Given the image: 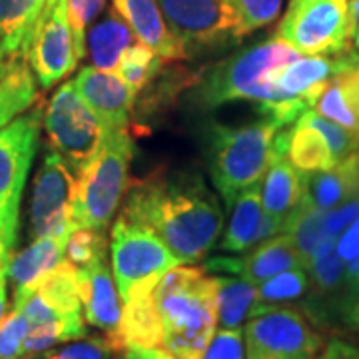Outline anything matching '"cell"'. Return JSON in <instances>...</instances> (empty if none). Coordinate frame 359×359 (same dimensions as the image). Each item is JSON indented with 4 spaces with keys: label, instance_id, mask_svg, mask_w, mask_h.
I'll use <instances>...</instances> for the list:
<instances>
[{
    "label": "cell",
    "instance_id": "cell-1",
    "mask_svg": "<svg viewBox=\"0 0 359 359\" xmlns=\"http://www.w3.org/2000/svg\"><path fill=\"white\" fill-rule=\"evenodd\" d=\"M122 212L160 236L182 264L208 256L224 228V212L216 192L194 170L158 168L130 180Z\"/></svg>",
    "mask_w": 359,
    "mask_h": 359
},
{
    "label": "cell",
    "instance_id": "cell-2",
    "mask_svg": "<svg viewBox=\"0 0 359 359\" xmlns=\"http://www.w3.org/2000/svg\"><path fill=\"white\" fill-rule=\"evenodd\" d=\"M299 56L302 52L278 36L257 42L204 72L194 86V104L214 110L224 104L252 102L266 120L287 128L309 108L302 100L282 96L271 82V74Z\"/></svg>",
    "mask_w": 359,
    "mask_h": 359
},
{
    "label": "cell",
    "instance_id": "cell-3",
    "mask_svg": "<svg viewBox=\"0 0 359 359\" xmlns=\"http://www.w3.org/2000/svg\"><path fill=\"white\" fill-rule=\"evenodd\" d=\"M162 349L176 359H200L218 327L216 280L204 268L180 264L154 283Z\"/></svg>",
    "mask_w": 359,
    "mask_h": 359
},
{
    "label": "cell",
    "instance_id": "cell-4",
    "mask_svg": "<svg viewBox=\"0 0 359 359\" xmlns=\"http://www.w3.org/2000/svg\"><path fill=\"white\" fill-rule=\"evenodd\" d=\"M280 126L271 120H257L242 126L212 124L205 132V160L212 184L230 208L236 196L256 186L276 156L273 140Z\"/></svg>",
    "mask_w": 359,
    "mask_h": 359
},
{
    "label": "cell",
    "instance_id": "cell-5",
    "mask_svg": "<svg viewBox=\"0 0 359 359\" xmlns=\"http://www.w3.org/2000/svg\"><path fill=\"white\" fill-rule=\"evenodd\" d=\"M132 154L134 142L130 130L106 132L98 156L76 176L72 202L74 228L106 230L110 226L130 184Z\"/></svg>",
    "mask_w": 359,
    "mask_h": 359
},
{
    "label": "cell",
    "instance_id": "cell-6",
    "mask_svg": "<svg viewBox=\"0 0 359 359\" xmlns=\"http://www.w3.org/2000/svg\"><path fill=\"white\" fill-rule=\"evenodd\" d=\"M44 104L36 102L25 114L0 128V256L11 262L18 244L20 205L28 174L39 154Z\"/></svg>",
    "mask_w": 359,
    "mask_h": 359
},
{
    "label": "cell",
    "instance_id": "cell-7",
    "mask_svg": "<svg viewBox=\"0 0 359 359\" xmlns=\"http://www.w3.org/2000/svg\"><path fill=\"white\" fill-rule=\"evenodd\" d=\"M186 60L238 46L248 36L231 0H158Z\"/></svg>",
    "mask_w": 359,
    "mask_h": 359
},
{
    "label": "cell",
    "instance_id": "cell-8",
    "mask_svg": "<svg viewBox=\"0 0 359 359\" xmlns=\"http://www.w3.org/2000/svg\"><path fill=\"white\" fill-rule=\"evenodd\" d=\"M42 130L50 150L62 156L74 176H80L102 148L106 130L98 116L72 86V80L60 84L42 110Z\"/></svg>",
    "mask_w": 359,
    "mask_h": 359
},
{
    "label": "cell",
    "instance_id": "cell-9",
    "mask_svg": "<svg viewBox=\"0 0 359 359\" xmlns=\"http://www.w3.org/2000/svg\"><path fill=\"white\" fill-rule=\"evenodd\" d=\"M278 39L306 56H337L349 50V6L344 0H290Z\"/></svg>",
    "mask_w": 359,
    "mask_h": 359
},
{
    "label": "cell",
    "instance_id": "cell-10",
    "mask_svg": "<svg viewBox=\"0 0 359 359\" xmlns=\"http://www.w3.org/2000/svg\"><path fill=\"white\" fill-rule=\"evenodd\" d=\"M244 346L245 359H318L323 337L304 309L282 306L248 320Z\"/></svg>",
    "mask_w": 359,
    "mask_h": 359
},
{
    "label": "cell",
    "instance_id": "cell-11",
    "mask_svg": "<svg viewBox=\"0 0 359 359\" xmlns=\"http://www.w3.org/2000/svg\"><path fill=\"white\" fill-rule=\"evenodd\" d=\"M110 254L112 273L122 302L138 283L158 278L182 264L158 233L124 214H120L112 226Z\"/></svg>",
    "mask_w": 359,
    "mask_h": 359
},
{
    "label": "cell",
    "instance_id": "cell-12",
    "mask_svg": "<svg viewBox=\"0 0 359 359\" xmlns=\"http://www.w3.org/2000/svg\"><path fill=\"white\" fill-rule=\"evenodd\" d=\"M76 176L68 168L62 156L48 150L42 156L40 168L32 182L28 205V233L30 238H65L68 240L72 224Z\"/></svg>",
    "mask_w": 359,
    "mask_h": 359
},
{
    "label": "cell",
    "instance_id": "cell-13",
    "mask_svg": "<svg viewBox=\"0 0 359 359\" xmlns=\"http://www.w3.org/2000/svg\"><path fill=\"white\" fill-rule=\"evenodd\" d=\"M80 60L82 56L78 54L66 14V0H46L26 52V62L36 84L42 90L54 88L76 70Z\"/></svg>",
    "mask_w": 359,
    "mask_h": 359
},
{
    "label": "cell",
    "instance_id": "cell-14",
    "mask_svg": "<svg viewBox=\"0 0 359 359\" xmlns=\"http://www.w3.org/2000/svg\"><path fill=\"white\" fill-rule=\"evenodd\" d=\"M13 308L22 311L30 325L68 316H84L80 302L78 268L62 259L30 292L13 299Z\"/></svg>",
    "mask_w": 359,
    "mask_h": 359
},
{
    "label": "cell",
    "instance_id": "cell-15",
    "mask_svg": "<svg viewBox=\"0 0 359 359\" xmlns=\"http://www.w3.org/2000/svg\"><path fill=\"white\" fill-rule=\"evenodd\" d=\"M299 268L308 269L306 259L297 252L287 233H278L273 238H268L266 242L248 250V254L242 257H212L204 266L208 273L238 276L254 285L266 282L282 271Z\"/></svg>",
    "mask_w": 359,
    "mask_h": 359
},
{
    "label": "cell",
    "instance_id": "cell-16",
    "mask_svg": "<svg viewBox=\"0 0 359 359\" xmlns=\"http://www.w3.org/2000/svg\"><path fill=\"white\" fill-rule=\"evenodd\" d=\"M72 86L88 104L90 110L98 116L106 132L130 130L136 96L116 72L84 66L72 78Z\"/></svg>",
    "mask_w": 359,
    "mask_h": 359
},
{
    "label": "cell",
    "instance_id": "cell-17",
    "mask_svg": "<svg viewBox=\"0 0 359 359\" xmlns=\"http://www.w3.org/2000/svg\"><path fill=\"white\" fill-rule=\"evenodd\" d=\"M78 285L86 323L100 330L104 335L120 341L124 302L116 287L114 273L108 262L104 259L88 268H78Z\"/></svg>",
    "mask_w": 359,
    "mask_h": 359
},
{
    "label": "cell",
    "instance_id": "cell-18",
    "mask_svg": "<svg viewBox=\"0 0 359 359\" xmlns=\"http://www.w3.org/2000/svg\"><path fill=\"white\" fill-rule=\"evenodd\" d=\"M230 222L219 242V250L224 252L244 254L254 245L266 242L268 238L282 233V224L264 210L259 184L238 194L230 204Z\"/></svg>",
    "mask_w": 359,
    "mask_h": 359
},
{
    "label": "cell",
    "instance_id": "cell-19",
    "mask_svg": "<svg viewBox=\"0 0 359 359\" xmlns=\"http://www.w3.org/2000/svg\"><path fill=\"white\" fill-rule=\"evenodd\" d=\"M112 8L126 20L136 40L152 48L164 62L186 60L158 0H112Z\"/></svg>",
    "mask_w": 359,
    "mask_h": 359
},
{
    "label": "cell",
    "instance_id": "cell-20",
    "mask_svg": "<svg viewBox=\"0 0 359 359\" xmlns=\"http://www.w3.org/2000/svg\"><path fill=\"white\" fill-rule=\"evenodd\" d=\"M337 68H339L337 56L302 54L299 58L278 68L271 74V82L282 96L292 100H302L308 108H311L321 90L325 88V84L337 72Z\"/></svg>",
    "mask_w": 359,
    "mask_h": 359
},
{
    "label": "cell",
    "instance_id": "cell-21",
    "mask_svg": "<svg viewBox=\"0 0 359 359\" xmlns=\"http://www.w3.org/2000/svg\"><path fill=\"white\" fill-rule=\"evenodd\" d=\"M259 196L264 210L283 228V222L304 204L306 174L299 172L285 154H276L266 170L264 184L259 186Z\"/></svg>",
    "mask_w": 359,
    "mask_h": 359
},
{
    "label": "cell",
    "instance_id": "cell-22",
    "mask_svg": "<svg viewBox=\"0 0 359 359\" xmlns=\"http://www.w3.org/2000/svg\"><path fill=\"white\" fill-rule=\"evenodd\" d=\"M66 254L65 238H34L22 252H14L8 262L6 278L13 283V299L30 292L36 283L54 269Z\"/></svg>",
    "mask_w": 359,
    "mask_h": 359
},
{
    "label": "cell",
    "instance_id": "cell-23",
    "mask_svg": "<svg viewBox=\"0 0 359 359\" xmlns=\"http://www.w3.org/2000/svg\"><path fill=\"white\" fill-rule=\"evenodd\" d=\"M136 42L134 32L130 30L126 20L116 13L114 8H108L100 14L94 25L86 32V54L84 58L90 66L114 72L120 62L122 54Z\"/></svg>",
    "mask_w": 359,
    "mask_h": 359
},
{
    "label": "cell",
    "instance_id": "cell-24",
    "mask_svg": "<svg viewBox=\"0 0 359 359\" xmlns=\"http://www.w3.org/2000/svg\"><path fill=\"white\" fill-rule=\"evenodd\" d=\"M204 72H196L186 66H162L148 86L136 94L132 116L138 120H152L164 114L184 94L186 88H194Z\"/></svg>",
    "mask_w": 359,
    "mask_h": 359
},
{
    "label": "cell",
    "instance_id": "cell-25",
    "mask_svg": "<svg viewBox=\"0 0 359 359\" xmlns=\"http://www.w3.org/2000/svg\"><path fill=\"white\" fill-rule=\"evenodd\" d=\"M46 0H0V52L25 58Z\"/></svg>",
    "mask_w": 359,
    "mask_h": 359
},
{
    "label": "cell",
    "instance_id": "cell-26",
    "mask_svg": "<svg viewBox=\"0 0 359 359\" xmlns=\"http://www.w3.org/2000/svg\"><path fill=\"white\" fill-rule=\"evenodd\" d=\"M355 192H358V154H353L346 162L330 170L306 174L304 204L327 212L335 205L344 204Z\"/></svg>",
    "mask_w": 359,
    "mask_h": 359
},
{
    "label": "cell",
    "instance_id": "cell-27",
    "mask_svg": "<svg viewBox=\"0 0 359 359\" xmlns=\"http://www.w3.org/2000/svg\"><path fill=\"white\" fill-rule=\"evenodd\" d=\"M214 280H216L218 327L222 330L242 327V323L250 320L252 316L254 302H256V285L238 276H228V273H218L214 276Z\"/></svg>",
    "mask_w": 359,
    "mask_h": 359
},
{
    "label": "cell",
    "instance_id": "cell-28",
    "mask_svg": "<svg viewBox=\"0 0 359 359\" xmlns=\"http://www.w3.org/2000/svg\"><path fill=\"white\" fill-rule=\"evenodd\" d=\"M285 156L304 174H313V172L337 166L325 138L318 130L309 128L299 120H295V124H292V128H290Z\"/></svg>",
    "mask_w": 359,
    "mask_h": 359
},
{
    "label": "cell",
    "instance_id": "cell-29",
    "mask_svg": "<svg viewBox=\"0 0 359 359\" xmlns=\"http://www.w3.org/2000/svg\"><path fill=\"white\" fill-rule=\"evenodd\" d=\"M39 102V84L26 60H20L0 80V128Z\"/></svg>",
    "mask_w": 359,
    "mask_h": 359
},
{
    "label": "cell",
    "instance_id": "cell-30",
    "mask_svg": "<svg viewBox=\"0 0 359 359\" xmlns=\"http://www.w3.org/2000/svg\"><path fill=\"white\" fill-rule=\"evenodd\" d=\"M309 294V273L306 268L287 269L266 282L256 285V302L252 316L264 313L268 309L282 308V306H292L295 302L304 299Z\"/></svg>",
    "mask_w": 359,
    "mask_h": 359
},
{
    "label": "cell",
    "instance_id": "cell-31",
    "mask_svg": "<svg viewBox=\"0 0 359 359\" xmlns=\"http://www.w3.org/2000/svg\"><path fill=\"white\" fill-rule=\"evenodd\" d=\"M88 323L84 316H68L56 320L44 321L39 325H30V332L26 335L25 355L22 359H30L46 349L62 346L66 341H74L88 335Z\"/></svg>",
    "mask_w": 359,
    "mask_h": 359
},
{
    "label": "cell",
    "instance_id": "cell-32",
    "mask_svg": "<svg viewBox=\"0 0 359 359\" xmlns=\"http://www.w3.org/2000/svg\"><path fill=\"white\" fill-rule=\"evenodd\" d=\"M323 218H325V210L302 204L290 218L283 222L282 233H287L292 238L297 252L306 259V266L313 257V254L320 250L321 244L332 240L325 233Z\"/></svg>",
    "mask_w": 359,
    "mask_h": 359
},
{
    "label": "cell",
    "instance_id": "cell-33",
    "mask_svg": "<svg viewBox=\"0 0 359 359\" xmlns=\"http://www.w3.org/2000/svg\"><path fill=\"white\" fill-rule=\"evenodd\" d=\"M162 66H164V60L152 48H148L146 44L136 40L128 50L122 54L114 72L128 84V88L136 96L148 86V82L160 72Z\"/></svg>",
    "mask_w": 359,
    "mask_h": 359
},
{
    "label": "cell",
    "instance_id": "cell-34",
    "mask_svg": "<svg viewBox=\"0 0 359 359\" xmlns=\"http://www.w3.org/2000/svg\"><path fill=\"white\" fill-rule=\"evenodd\" d=\"M122 358V346L108 335L80 337L62 346L46 349L30 359H118Z\"/></svg>",
    "mask_w": 359,
    "mask_h": 359
},
{
    "label": "cell",
    "instance_id": "cell-35",
    "mask_svg": "<svg viewBox=\"0 0 359 359\" xmlns=\"http://www.w3.org/2000/svg\"><path fill=\"white\" fill-rule=\"evenodd\" d=\"M108 240L104 230L74 228L66 240L65 257L76 268H88L108 259Z\"/></svg>",
    "mask_w": 359,
    "mask_h": 359
},
{
    "label": "cell",
    "instance_id": "cell-36",
    "mask_svg": "<svg viewBox=\"0 0 359 359\" xmlns=\"http://www.w3.org/2000/svg\"><path fill=\"white\" fill-rule=\"evenodd\" d=\"M297 120L304 122L309 128L318 130L321 136L325 138V142H327V146H330V150H332V154L335 158V164H341V162H346L347 158L358 154L359 136L355 132H351V130L344 128V126L335 124L332 120L323 118L318 112H313L311 108L306 110Z\"/></svg>",
    "mask_w": 359,
    "mask_h": 359
},
{
    "label": "cell",
    "instance_id": "cell-37",
    "mask_svg": "<svg viewBox=\"0 0 359 359\" xmlns=\"http://www.w3.org/2000/svg\"><path fill=\"white\" fill-rule=\"evenodd\" d=\"M108 0H66V14L74 34L78 54L84 58L86 54V32L94 20L106 11Z\"/></svg>",
    "mask_w": 359,
    "mask_h": 359
},
{
    "label": "cell",
    "instance_id": "cell-38",
    "mask_svg": "<svg viewBox=\"0 0 359 359\" xmlns=\"http://www.w3.org/2000/svg\"><path fill=\"white\" fill-rule=\"evenodd\" d=\"M236 13L242 20L245 34L250 36L259 28H266L282 13L283 0H231Z\"/></svg>",
    "mask_w": 359,
    "mask_h": 359
},
{
    "label": "cell",
    "instance_id": "cell-39",
    "mask_svg": "<svg viewBox=\"0 0 359 359\" xmlns=\"http://www.w3.org/2000/svg\"><path fill=\"white\" fill-rule=\"evenodd\" d=\"M337 58H339V68L332 80L337 84L347 108L359 120V52L349 48L337 54Z\"/></svg>",
    "mask_w": 359,
    "mask_h": 359
},
{
    "label": "cell",
    "instance_id": "cell-40",
    "mask_svg": "<svg viewBox=\"0 0 359 359\" xmlns=\"http://www.w3.org/2000/svg\"><path fill=\"white\" fill-rule=\"evenodd\" d=\"M30 321L22 311L14 309L0 323V359H22Z\"/></svg>",
    "mask_w": 359,
    "mask_h": 359
},
{
    "label": "cell",
    "instance_id": "cell-41",
    "mask_svg": "<svg viewBox=\"0 0 359 359\" xmlns=\"http://www.w3.org/2000/svg\"><path fill=\"white\" fill-rule=\"evenodd\" d=\"M200 359H245L244 332L240 327L216 330Z\"/></svg>",
    "mask_w": 359,
    "mask_h": 359
},
{
    "label": "cell",
    "instance_id": "cell-42",
    "mask_svg": "<svg viewBox=\"0 0 359 359\" xmlns=\"http://www.w3.org/2000/svg\"><path fill=\"white\" fill-rule=\"evenodd\" d=\"M355 218H359V198H349L344 204L327 210L325 218H323V226H325L327 238L337 240V236L346 230L347 226Z\"/></svg>",
    "mask_w": 359,
    "mask_h": 359
},
{
    "label": "cell",
    "instance_id": "cell-43",
    "mask_svg": "<svg viewBox=\"0 0 359 359\" xmlns=\"http://www.w3.org/2000/svg\"><path fill=\"white\" fill-rule=\"evenodd\" d=\"M335 250H337L339 257L344 259V264L359 256V218L353 219L346 230L337 236Z\"/></svg>",
    "mask_w": 359,
    "mask_h": 359
},
{
    "label": "cell",
    "instance_id": "cell-44",
    "mask_svg": "<svg viewBox=\"0 0 359 359\" xmlns=\"http://www.w3.org/2000/svg\"><path fill=\"white\" fill-rule=\"evenodd\" d=\"M320 359H359V344L344 337H334L323 347Z\"/></svg>",
    "mask_w": 359,
    "mask_h": 359
},
{
    "label": "cell",
    "instance_id": "cell-45",
    "mask_svg": "<svg viewBox=\"0 0 359 359\" xmlns=\"http://www.w3.org/2000/svg\"><path fill=\"white\" fill-rule=\"evenodd\" d=\"M122 359H176L162 347H122Z\"/></svg>",
    "mask_w": 359,
    "mask_h": 359
},
{
    "label": "cell",
    "instance_id": "cell-46",
    "mask_svg": "<svg viewBox=\"0 0 359 359\" xmlns=\"http://www.w3.org/2000/svg\"><path fill=\"white\" fill-rule=\"evenodd\" d=\"M6 309H8V278L4 271L0 273V323L6 318Z\"/></svg>",
    "mask_w": 359,
    "mask_h": 359
},
{
    "label": "cell",
    "instance_id": "cell-47",
    "mask_svg": "<svg viewBox=\"0 0 359 359\" xmlns=\"http://www.w3.org/2000/svg\"><path fill=\"white\" fill-rule=\"evenodd\" d=\"M20 60H25V58H14V56H8V54H2L0 52V80L6 76Z\"/></svg>",
    "mask_w": 359,
    "mask_h": 359
},
{
    "label": "cell",
    "instance_id": "cell-48",
    "mask_svg": "<svg viewBox=\"0 0 359 359\" xmlns=\"http://www.w3.org/2000/svg\"><path fill=\"white\" fill-rule=\"evenodd\" d=\"M349 28H351V39L359 28V0H353L349 4Z\"/></svg>",
    "mask_w": 359,
    "mask_h": 359
},
{
    "label": "cell",
    "instance_id": "cell-49",
    "mask_svg": "<svg viewBox=\"0 0 359 359\" xmlns=\"http://www.w3.org/2000/svg\"><path fill=\"white\" fill-rule=\"evenodd\" d=\"M344 323H346V325L349 327V330H351V332H355V334L359 335V304L349 309V313L346 316Z\"/></svg>",
    "mask_w": 359,
    "mask_h": 359
},
{
    "label": "cell",
    "instance_id": "cell-50",
    "mask_svg": "<svg viewBox=\"0 0 359 359\" xmlns=\"http://www.w3.org/2000/svg\"><path fill=\"white\" fill-rule=\"evenodd\" d=\"M351 42H353V50L359 52V28L355 30V34H353V39H351Z\"/></svg>",
    "mask_w": 359,
    "mask_h": 359
},
{
    "label": "cell",
    "instance_id": "cell-51",
    "mask_svg": "<svg viewBox=\"0 0 359 359\" xmlns=\"http://www.w3.org/2000/svg\"><path fill=\"white\" fill-rule=\"evenodd\" d=\"M344 2H346L347 6H349V4H351V2H353V0H344Z\"/></svg>",
    "mask_w": 359,
    "mask_h": 359
},
{
    "label": "cell",
    "instance_id": "cell-52",
    "mask_svg": "<svg viewBox=\"0 0 359 359\" xmlns=\"http://www.w3.org/2000/svg\"><path fill=\"white\" fill-rule=\"evenodd\" d=\"M358 156H359V150H358Z\"/></svg>",
    "mask_w": 359,
    "mask_h": 359
}]
</instances>
